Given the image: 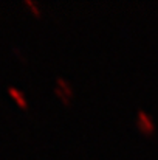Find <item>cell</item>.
<instances>
[{"label":"cell","mask_w":158,"mask_h":160,"mask_svg":"<svg viewBox=\"0 0 158 160\" xmlns=\"http://www.w3.org/2000/svg\"><path fill=\"white\" fill-rule=\"evenodd\" d=\"M9 95L14 98V101L19 104L20 107H26L28 106V101H26V98H25V95L19 90V89H16V87H11L9 89Z\"/></svg>","instance_id":"cell-2"},{"label":"cell","mask_w":158,"mask_h":160,"mask_svg":"<svg viewBox=\"0 0 158 160\" xmlns=\"http://www.w3.org/2000/svg\"><path fill=\"white\" fill-rule=\"evenodd\" d=\"M136 124H138V129L141 134L144 135H152L155 132V123L152 120V117L144 112V110H138L136 113Z\"/></svg>","instance_id":"cell-1"},{"label":"cell","mask_w":158,"mask_h":160,"mask_svg":"<svg viewBox=\"0 0 158 160\" xmlns=\"http://www.w3.org/2000/svg\"><path fill=\"white\" fill-rule=\"evenodd\" d=\"M25 3H26V6H30V8L33 9V14H34L36 17H41V11H39V8H37V6H36V5H34L31 0H26Z\"/></svg>","instance_id":"cell-3"}]
</instances>
